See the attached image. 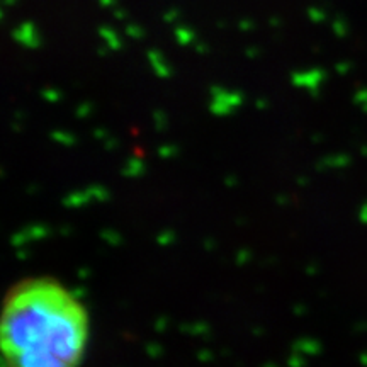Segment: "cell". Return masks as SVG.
I'll list each match as a JSON object with an SVG mask.
<instances>
[{"instance_id": "6da1fadb", "label": "cell", "mask_w": 367, "mask_h": 367, "mask_svg": "<svg viewBox=\"0 0 367 367\" xmlns=\"http://www.w3.org/2000/svg\"><path fill=\"white\" fill-rule=\"evenodd\" d=\"M89 314L51 277L17 282L4 301L0 347L6 367H78L89 342Z\"/></svg>"}]
</instances>
